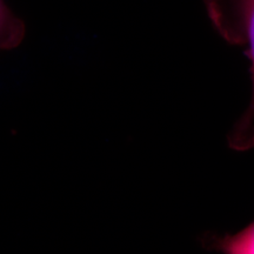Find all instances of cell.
I'll return each instance as SVG.
<instances>
[{
  "label": "cell",
  "mask_w": 254,
  "mask_h": 254,
  "mask_svg": "<svg viewBox=\"0 0 254 254\" xmlns=\"http://www.w3.org/2000/svg\"><path fill=\"white\" fill-rule=\"evenodd\" d=\"M204 4L209 21L222 39L244 47L251 60L252 99L230 136L232 147L247 150L254 145V0H204Z\"/></svg>",
  "instance_id": "1"
},
{
  "label": "cell",
  "mask_w": 254,
  "mask_h": 254,
  "mask_svg": "<svg viewBox=\"0 0 254 254\" xmlns=\"http://www.w3.org/2000/svg\"><path fill=\"white\" fill-rule=\"evenodd\" d=\"M26 25L8 7L5 0H0V51H11L23 43Z\"/></svg>",
  "instance_id": "2"
},
{
  "label": "cell",
  "mask_w": 254,
  "mask_h": 254,
  "mask_svg": "<svg viewBox=\"0 0 254 254\" xmlns=\"http://www.w3.org/2000/svg\"><path fill=\"white\" fill-rule=\"evenodd\" d=\"M211 249L221 254H254V222L236 234L212 238Z\"/></svg>",
  "instance_id": "3"
}]
</instances>
